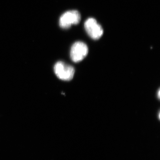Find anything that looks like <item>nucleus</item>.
Masks as SVG:
<instances>
[{
    "label": "nucleus",
    "instance_id": "obj_1",
    "mask_svg": "<svg viewBox=\"0 0 160 160\" xmlns=\"http://www.w3.org/2000/svg\"><path fill=\"white\" fill-rule=\"evenodd\" d=\"M54 71L58 78L65 81H69L72 79L75 72L73 67L62 61L58 62L55 64Z\"/></svg>",
    "mask_w": 160,
    "mask_h": 160
},
{
    "label": "nucleus",
    "instance_id": "obj_3",
    "mask_svg": "<svg viewBox=\"0 0 160 160\" xmlns=\"http://www.w3.org/2000/svg\"><path fill=\"white\" fill-rule=\"evenodd\" d=\"M84 27L88 34L92 39H98L103 34L102 28L93 18H89L86 20Z\"/></svg>",
    "mask_w": 160,
    "mask_h": 160
},
{
    "label": "nucleus",
    "instance_id": "obj_5",
    "mask_svg": "<svg viewBox=\"0 0 160 160\" xmlns=\"http://www.w3.org/2000/svg\"><path fill=\"white\" fill-rule=\"evenodd\" d=\"M158 98H160V90H159L158 92Z\"/></svg>",
    "mask_w": 160,
    "mask_h": 160
},
{
    "label": "nucleus",
    "instance_id": "obj_4",
    "mask_svg": "<svg viewBox=\"0 0 160 160\" xmlns=\"http://www.w3.org/2000/svg\"><path fill=\"white\" fill-rule=\"evenodd\" d=\"M88 52L87 45L82 42H77L73 44L70 51V57L72 61L78 62L83 60Z\"/></svg>",
    "mask_w": 160,
    "mask_h": 160
},
{
    "label": "nucleus",
    "instance_id": "obj_2",
    "mask_svg": "<svg viewBox=\"0 0 160 160\" xmlns=\"http://www.w3.org/2000/svg\"><path fill=\"white\" fill-rule=\"evenodd\" d=\"M81 19V14L76 10L66 12L59 19V25L63 29L69 28L72 25H77Z\"/></svg>",
    "mask_w": 160,
    "mask_h": 160
}]
</instances>
